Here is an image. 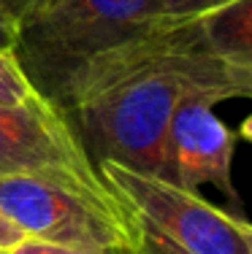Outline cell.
<instances>
[{
	"instance_id": "obj_1",
	"label": "cell",
	"mask_w": 252,
	"mask_h": 254,
	"mask_svg": "<svg viewBox=\"0 0 252 254\" xmlns=\"http://www.w3.org/2000/svg\"><path fill=\"white\" fill-rule=\"evenodd\" d=\"M187 95L214 106L252 95V70L225 63L198 16L158 19L89 57L71 76L60 106L92 162L163 176L168 125Z\"/></svg>"
},
{
	"instance_id": "obj_2",
	"label": "cell",
	"mask_w": 252,
	"mask_h": 254,
	"mask_svg": "<svg viewBox=\"0 0 252 254\" xmlns=\"http://www.w3.org/2000/svg\"><path fill=\"white\" fill-rule=\"evenodd\" d=\"M155 22V0H27L14 16V54L30 84L60 106L89 57Z\"/></svg>"
},
{
	"instance_id": "obj_9",
	"label": "cell",
	"mask_w": 252,
	"mask_h": 254,
	"mask_svg": "<svg viewBox=\"0 0 252 254\" xmlns=\"http://www.w3.org/2000/svg\"><path fill=\"white\" fill-rule=\"evenodd\" d=\"M125 254H187V252L173 246L158 230L141 222L133 211H128V246H125Z\"/></svg>"
},
{
	"instance_id": "obj_4",
	"label": "cell",
	"mask_w": 252,
	"mask_h": 254,
	"mask_svg": "<svg viewBox=\"0 0 252 254\" xmlns=\"http://www.w3.org/2000/svg\"><path fill=\"white\" fill-rule=\"evenodd\" d=\"M0 214L25 238L60 246L125 252L128 211L109 195L49 179L0 176Z\"/></svg>"
},
{
	"instance_id": "obj_15",
	"label": "cell",
	"mask_w": 252,
	"mask_h": 254,
	"mask_svg": "<svg viewBox=\"0 0 252 254\" xmlns=\"http://www.w3.org/2000/svg\"><path fill=\"white\" fill-rule=\"evenodd\" d=\"M0 254H5V252H0Z\"/></svg>"
},
{
	"instance_id": "obj_13",
	"label": "cell",
	"mask_w": 252,
	"mask_h": 254,
	"mask_svg": "<svg viewBox=\"0 0 252 254\" xmlns=\"http://www.w3.org/2000/svg\"><path fill=\"white\" fill-rule=\"evenodd\" d=\"M14 38H16L14 19H11V14H5V11L0 8V49L14 52Z\"/></svg>"
},
{
	"instance_id": "obj_10",
	"label": "cell",
	"mask_w": 252,
	"mask_h": 254,
	"mask_svg": "<svg viewBox=\"0 0 252 254\" xmlns=\"http://www.w3.org/2000/svg\"><path fill=\"white\" fill-rule=\"evenodd\" d=\"M231 0H155L158 19H195Z\"/></svg>"
},
{
	"instance_id": "obj_11",
	"label": "cell",
	"mask_w": 252,
	"mask_h": 254,
	"mask_svg": "<svg viewBox=\"0 0 252 254\" xmlns=\"http://www.w3.org/2000/svg\"><path fill=\"white\" fill-rule=\"evenodd\" d=\"M8 254H125V252H109V249H84V246H60V244H44V241L25 238L16 249Z\"/></svg>"
},
{
	"instance_id": "obj_5",
	"label": "cell",
	"mask_w": 252,
	"mask_h": 254,
	"mask_svg": "<svg viewBox=\"0 0 252 254\" xmlns=\"http://www.w3.org/2000/svg\"><path fill=\"white\" fill-rule=\"evenodd\" d=\"M0 176H33L109 195L68 114L44 95L0 106Z\"/></svg>"
},
{
	"instance_id": "obj_14",
	"label": "cell",
	"mask_w": 252,
	"mask_h": 254,
	"mask_svg": "<svg viewBox=\"0 0 252 254\" xmlns=\"http://www.w3.org/2000/svg\"><path fill=\"white\" fill-rule=\"evenodd\" d=\"M25 3L27 0H0V8H3L5 14H11V19H14V16L25 8Z\"/></svg>"
},
{
	"instance_id": "obj_7",
	"label": "cell",
	"mask_w": 252,
	"mask_h": 254,
	"mask_svg": "<svg viewBox=\"0 0 252 254\" xmlns=\"http://www.w3.org/2000/svg\"><path fill=\"white\" fill-rule=\"evenodd\" d=\"M209 46L242 70H252V0H231L198 16Z\"/></svg>"
},
{
	"instance_id": "obj_3",
	"label": "cell",
	"mask_w": 252,
	"mask_h": 254,
	"mask_svg": "<svg viewBox=\"0 0 252 254\" xmlns=\"http://www.w3.org/2000/svg\"><path fill=\"white\" fill-rule=\"evenodd\" d=\"M95 168L125 208L187 254H252L250 222L212 205L201 192L111 160L95 162Z\"/></svg>"
},
{
	"instance_id": "obj_8",
	"label": "cell",
	"mask_w": 252,
	"mask_h": 254,
	"mask_svg": "<svg viewBox=\"0 0 252 254\" xmlns=\"http://www.w3.org/2000/svg\"><path fill=\"white\" fill-rule=\"evenodd\" d=\"M35 95L41 92L30 84L16 54L8 49H0V106H19V103L35 98Z\"/></svg>"
},
{
	"instance_id": "obj_12",
	"label": "cell",
	"mask_w": 252,
	"mask_h": 254,
	"mask_svg": "<svg viewBox=\"0 0 252 254\" xmlns=\"http://www.w3.org/2000/svg\"><path fill=\"white\" fill-rule=\"evenodd\" d=\"M22 241H25V235H22L19 230H16L3 214H0V252L8 254L11 249H16Z\"/></svg>"
},
{
	"instance_id": "obj_6",
	"label": "cell",
	"mask_w": 252,
	"mask_h": 254,
	"mask_svg": "<svg viewBox=\"0 0 252 254\" xmlns=\"http://www.w3.org/2000/svg\"><path fill=\"white\" fill-rule=\"evenodd\" d=\"M233 157H236V135L217 117V106L195 95L182 98L168 125L163 179L187 192L212 187L231 197L239 208Z\"/></svg>"
}]
</instances>
